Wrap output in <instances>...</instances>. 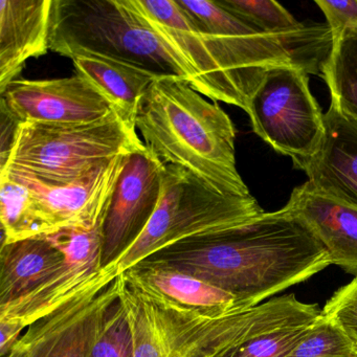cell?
I'll return each mask as SVG.
<instances>
[{
	"mask_svg": "<svg viewBox=\"0 0 357 357\" xmlns=\"http://www.w3.org/2000/svg\"><path fill=\"white\" fill-rule=\"evenodd\" d=\"M53 0L0 1V93L31 58L50 51Z\"/></svg>",
	"mask_w": 357,
	"mask_h": 357,
	"instance_id": "14",
	"label": "cell"
},
{
	"mask_svg": "<svg viewBox=\"0 0 357 357\" xmlns=\"http://www.w3.org/2000/svg\"><path fill=\"white\" fill-rule=\"evenodd\" d=\"M314 321L280 328L261 334L231 349L220 357H286L306 335Z\"/></svg>",
	"mask_w": 357,
	"mask_h": 357,
	"instance_id": "24",
	"label": "cell"
},
{
	"mask_svg": "<svg viewBox=\"0 0 357 357\" xmlns=\"http://www.w3.org/2000/svg\"><path fill=\"white\" fill-rule=\"evenodd\" d=\"M120 300L130 325L135 357H165L155 305L123 273L120 275Z\"/></svg>",
	"mask_w": 357,
	"mask_h": 357,
	"instance_id": "21",
	"label": "cell"
},
{
	"mask_svg": "<svg viewBox=\"0 0 357 357\" xmlns=\"http://www.w3.org/2000/svg\"><path fill=\"white\" fill-rule=\"evenodd\" d=\"M123 275L141 289L190 308L242 309L229 292L174 269L139 262Z\"/></svg>",
	"mask_w": 357,
	"mask_h": 357,
	"instance_id": "18",
	"label": "cell"
},
{
	"mask_svg": "<svg viewBox=\"0 0 357 357\" xmlns=\"http://www.w3.org/2000/svg\"><path fill=\"white\" fill-rule=\"evenodd\" d=\"M321 314L337 324L357 344V277L332 296Z\"/></svg>",
	"mask_w": 357,
	"mask_h": 357,
	"instance_id": "26",
	"label": "cell"
},
{
	"mask_svg": "<svg viewBox=\"0 0 357 357\" xmlns=\"http://www.w3.org/2000/svg\"><path fill=\"white\" fill-rule=\"evenodd\" d=\"M128 155L119 156L83 178L60 187L45 185L32 175L9 167L0 173H6L24 183L36 196L45 214L50 236L70 229L89 231L105 221Z\"/></svg>",
	"mask_w": 357,
	"mask_h": 357,
	"instance_id": "11",
	"label": "cell"
},
{
	"mask_svg": "<svg viewBox=\"0 0 357 357\" xmlns=\"http://www.w3.org/2000/svg\"><path fill=\"white\" fill-rule=\"evenodd\" d=\"M22 329L15 324L0 321V357H5L22 337Z\"/></svg>",
	"mask_w": 357,
	"mask_h": 357,
	"instance_id": "29",
	"label": "cell"
},
{
	"mask_svg": "<svg viewBox=\"0 0 357 357\" xmlns=\"http://www.w3.org/2000/svg\"><path fill=\"white\" fill-rule=\"evenodd\" d=\"M0 112H1V147H0V171L3 170L7 166L8 160H9L10 152H11L12 146H13L14 139H15L16 132H17L18 126L20 123L8 112L7 108L0 104Z\"/></svg>",
	"mask_w": 357,
	"mask_h": 357,
	"instance_id": "28",
	"label": "cell"
},
{
	"mask_svg": "<svg viewBox=\"0 0 357 357\" xmlns=\"http://www.w3.org/2000/svg\"><path fill=\"white\" fill-rule=\"evenodd\" d=\"M91 357H135L132 333L120 296L106 314Z\"/></svg>",
	"mask_w": 357,
	"mask_h": 357,
	"instance_id": "25",
	"label": "cell"
},
{
	"mask_svg": "<svg viewBox=\"0 0 357 357\" xmlns=\"http://www.w3.org/2000/svg\"><path fill=\"white\" fill-rule=\"evenodd\" d=\"M165 165L147 147L127 156L104 221L103 268L137 241L162 197Z\"/></svg>",
	"mask_w": 357,
	"mask_h": 357,
	"instance_id": "9",
	"label": "cell"
},
{
	"mask_svg": "<svg viewBox=\"0 0 357 357\" xmlns=\"http://www.w3.org/2000/svg\"><path fill=\"white\" fill-rule=\"evenodd\" d=\"M286 357H357V344L337 324L321 313Z\"/></svg>",
	"mask_w": 357,
	"mask_h": 357,
	"instance_id": "23",
	"label": "cell"
},
{
	"mask_svg": "<svg viewBox=\"0 0 357 357\" xmlns=\"http://www.w3.org/2000/svg\"><path fill=\"white\" fill-rule=\"evenodd\" d=\"M104 223L89 231H62L47 236L66 255L63 265L34 290L0 306V321L24 328L53 312L103 271Z\"/></svg>",
	"mask_w": 357,
	"mask_h": 357,
	"instance_id": "8",
	"label": "cell"
},
{
	"mask_svg": "<svg viewBox=\"0 0 357 357\" xmlns=\"http://www.w3.org/2000/svg\"><path fill=\"white\" fill-rule=\"evenodd\" d=\"M263 213L252 195H225L185 169L165 165L162 197L155 213L114 264L122 275L165 248L212 237Z\"/></svg>",
	"mask_w": 357,
	"mask_h": 357,
	"instance_id": "5",
	"label": "cell"
},
{
	"mask_svg": "<svg viewBox=\"0 0 357 357\" xmlns=\"http://www.w3.org/2000/svg\"><path fill=\"white\" fill-rule=\"evenodd\" d=\"M135 128L162 164L185 169L225 195H252L236 166L233 122L188 81L156 78L142 98Z\"/></svg>",
	"mask_w": 357,
	"mask_h": 357,
	"instance_id": "2",
	"label": "cell"
},
{
	"mask_svg": "<svg viewBox=\"0 0 357 357\" xmlns=\"http://www.w3.org/2000/svg\"><path fill=\"white\" fill-rule=\"evenodd\" d=\"M143 148L137 129L116 110L105 119L83 124L24 122L18 126L6 168L60 187Z\"/></svg>",
	"mask_w": 357,
	"mask_h": 357,
	"instance_id": "4",
	"label": "cell"
},
{
	"mask_svg": "<svg viewBox=\"0 0 357 357\" xmlns=\"http://www.w3.org/2000/svg\"><path fill=\"white\" fill-rule=\"evenodd\" d=\"M20 123L83 124L105 119L116 110L84 77L52 80L16 79L1 93V102Z\"/></svg>",
	"mask_w": 357,
	"mask_h": 357,
	"instance_id": "10",
	"label": "cell"
},
{
	"mask_svg": "<svg viewBox=\"0 0 357 357\" xmlns=\"http://www.w3.org/2000/svg\"><path fill=\"white\" fill-rule=\"evenodd\" d=\"M141 262L193 275L229 292L242 309L332 264L310 227L286 206L212 237L177 244Z\"/></svg>",
	"mask_w": 357,
	"mask_h": 357,
	"instance_id": "1",
	"label": "cell"
},
{
	"mask_svg": "<svg viewBox=\"0 0 357 357\" xmlns=\"http://www.w3.org/2000/svg\"><path fill=\"white\" fill-rule=\"evenodd\" d=\"M217 3L260 32L286 34L306 26L271 0H217Z\"/></svg>",
	"mask_w": 357,
	"mask_h": 357,
	"instance_id": "22",
	"label": "cell"
},
{
	"mask_svg": "<svg viewBox=\"0 0 357 357\" xmlns=\"http://www.w3.org/2000/svg\"><path fill=\"white\" fill-rule=\"evenodd\" d=\"M319 150L296 168L321 193L357 210V121L331 101Z\"/></svg>",
	"mask_w": 357,
	"mask_h": 357,
	"instance_id": "13",
	"label": "cell"
},
{
	"mask_svg": "<svg viewBox=\"0 0 357 357\" xmlns=\"http://www.w3.org/2000/svg\"><path fill=\"white\" fill-rule=\"evenodd\" d=\"M120 296V275L110 264L80 291L29 326L5 357H91L112 305Z\"/></svg>",
	"mask_w": 357,
	"mask_h": 357,
	"instance_id": "7",
	"label": "cell"
},
{
	"mask_svg": "<svg viewBox=\"0 0 357 357\" xmlns=\"http://www.w3.org/2000/svg\"><path fill=\"white\" fill-rule=\"evenodd\" d=\"M50 51L70 59L103 56L195 87L191 68L144 22L131 0H53Z\"/></svg>",
	"mask_w": 357,
	"mask_h": 357,
	"instance_id": "3",
	"label": "cell"
},
{
	"mask_svg": "<svg viewBox=\"0 0 357 357\" xmlns=\"http://www.w3.org/2000/svg\"><path fill=\"white\" fill-rule=\"evenodd\" d=\"M66 255L50 237L1 244L0 306L30 294L63 265Z\"/></svg>",
	"mask_w": 357,
	"mask_h": 357,
	"instance_id": "16",
	"label": "cell"
},
{
	"mask_svg": "<svg viewBox=\"0 0 357 357\" xmlns=\"http://www.w3.org/2000/svg\"><path fill=\"white\" fill-rule=\"evenodd\" d=\"M308 73L296 66L269 68L248 102L252 130L294 167L319 150L324 114L309 89Z\"/></svg>",
	"mask_w": 357,
	"mask_h": 357,
	"instance_id": "6",
	"label": "cell"
},
{
	"mask_svg": "<svg viewBox=\"0 0 357 357\" xmlns=\"http://www.w3.org/2000/svg\"><path fill=\"white\" fill-rule=\"evenodd\" d=\"M331 101L357 121V26L332 36V47L321 68Z\"/></svg>",
	"mask_w": 357,
	"mask_h": 357,
	"instance_id": "20",
	"label": "cell"
},
{
	"mask_svg": "<svg viewBox=\"0 0 357 357\" xmlns=\"http://www.w3.org/2000/svg\"><path fill=\"white\" fill-rule=\"evenodd\" d=\"M77 74L91 81L114 106L123 120L135 128L142 98L160 77L139 66L103 56L83 54L73 58Z\"/></svg>",
	"mask_w": 357,
	"mask_h": 357,
	"instance_id": "17",
	"label": "cell"
},
{
	"mask_svg": "<svg viewBox=\"0 0 357 357\" xmlns=\"http://www.w3.org/2000/svg\"><path fill=\"white\" fill-rule=\"evenodd\" d=\"M315 3L326 16L332 36L349 26H357V0H317Z\"/></svg>",
	"mask_w": 357,
	"mask_h": 357,
	"instance_id": "27",
	"label": "cell"
},
{
	"mask_svg": "<svg viewBox=\"0 0 357 357\" xmlns=\"http://www.w3.org/2000/svg\"><path fill=\"white\" fill-rule=\"evenodd\" d=\"M144 22L162 37L195 75L194 89L213 101L237 100L199 29L176 0H131Z\"/></svg>",
	"mask_w": 357,
	"mask_h": 357,
	"instance_id": "12",
	"label": "cell"
},
{
	"mask_svg": "<svg viewBox=\"0 0 357 357\" xmlns=\"http://www.w3.org/2000/svg\"><path fill=\"white\" fill-rule=\"evenodd\" d=\"M286 208L319 238L332 264L357 277V210L315 189L309 181L292 191Z\"/></svg>",
	"mask_w": 357,
	"mask_h": 357,
	"instance_id": "15",
	"label": "cell"
},
{
	"mask_svg": "<svg viewBox=\"0 0 357 357\" xmlns=\"http://www.w3.org/2000/svg\"><path fill=\"white\" fill-rule=\"evenodd\" d=\"M0 220L3 243L50 236L45 214L36 196L24 183L0 173Z\"/></svg>",
	"mask_w": 357,
	"mask_h": 357,
	"instance_id": "19",
	"label": "cell"
}]
</instances>
